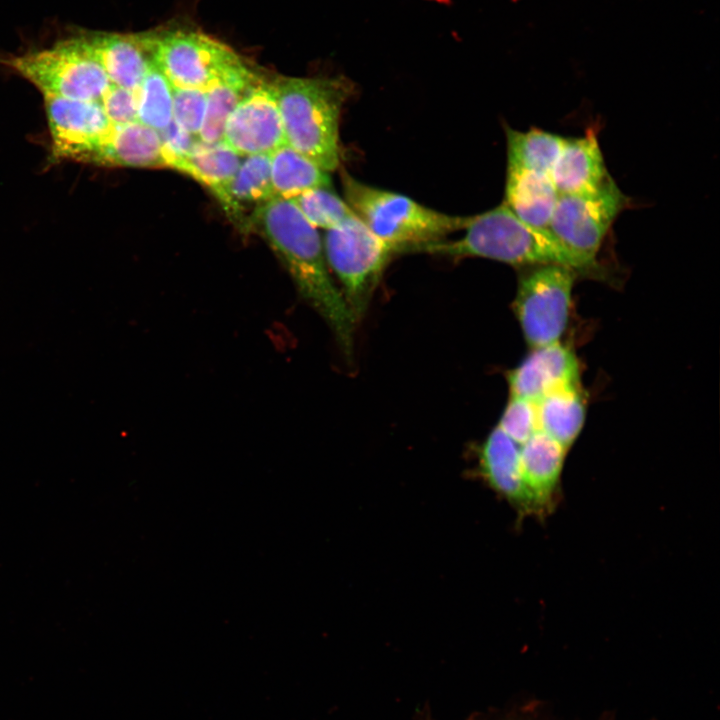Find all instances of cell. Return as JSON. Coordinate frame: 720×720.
I'll return each instance as SVG.
<instances>
[{
	"mask_svg": "<svg viewBox=\"0 0 720 720\" xmlns=\"http://www.w3.org/2000/svg\"><path fill=\"white\" fill-rule=\"evenodd\" d=\"M245 227L270 244L287 267L301 296L323 317L349 353L356 320L328 272L317 228L291 200L278 197L255 207Z\"/></svg>",
	"mask_w": 720,
	"mask_h": 720,
	"instance_id": "obj_1",
	"label": "cell"
},
{
	"mask_svg": "<svg viewBox=\"0 0 720 720\" xmlns=\"http://www.w3.org/2000/svg\"><path fill=\"white\" fill-rule=\"evenodd\" d=\"M464 230V236L458 240L429 242L412 252L454 258L481 257L525 268L559 264L578 274H595L566 249L550 230L525 224L504 202L491 210L473 215Z\"/></svg>",
	"mask_w": 720,
	"mask_h": 720,
	"instance_id": "obj_2",
	"label": "cell"
},
{
	"mask_svg": "<svg viewBox=\"0 0 720 720\" xmlns=\"http://www.w3.org/2000/svg\"><path fill=\"white\" fill-rule=\"evenodd\" d=\"M286 144L324 170L338 168L339 119L354 90L345 76L271 80Z\"/></svg>",
	"mask_w": 720,
	"mask_h": 720,
	"instance_id": "obj_3",
	"label": "cell"
},
{
	"mask_svg": "<svg viewBox=\"0 0 720 720\" xmlns=\"http://www.w3.org/2000/svg\"><path fill=\"white\" fill-rule=\"evenodd\" d=\"M341 180L354 214L397 254L462 230L472 218L436 211L408 196L367 185L345 171Z\"/></svg>",
	"mask_w": 720,
	"mask_h": 720,
	"instance_id": "obj_4",
	"label": "cell"
},
{
	"mask_svg": "<svg viewBox=\"0 0 720 720\" xmlns=\"http://www.w3.org/2000/svg\"><path fill=\"white\" fill-rule=\"evenodd\" d=\"M2 63L31 82L43 97L100 101L112 84L80 36L48 49L8 56Z\"/></svg>",
	"mask_w": 720,
	"mask_h": 720,
	"instance_id": "obj_5",
	"label": "cell"
},
{
	"mask_svg": "<svg viewBox=\"0 0 720 720\" xmlns=\"http://www.w3.org/2000/svg\"><path fill=\"white\" fill-rule=\"evenodd\" d=\"M323 247L327 264L342 285V295L355 320L359 319L385 267L397 253L355 214L326 230Z\"/></svg>",
	"mask_w": 720,
	"mask_h": 720,
	"instance_id": "obj_6",
	"label": "cell"
},
{
	"mask_svg": "<svg viewBox=\"0 0 720 720\" xmlns=\"http://www.w3.org/2000/svg\"><path fill=\"white\" fill-rule=\"evenodd\" d=\"M139 36L151 60L173 87L206 90L243 63L230 47L201 32L170 30Z\"/></svg>",
	"mask_w": 720,
	"mask_h": 720,
	"instance_id": "obj_7",
	"label": "cell"
},
{
	"mask_svg": "<svg viewBox=\"0 0 720 720\" xmlns=\"http://www.w3.org/2000/svg\"><path fill=\"white\" fill-rule=\"evenodd\" d=\"M631 204L610 177L597 190L559 195L549 224L554 237L595 274L597 255L617 216Z\"/></svg>",
	"mask_w": 720,
	"mask_h": 720,
	"instance_id": "obj_8",
	"label": "cell"
},
{
	"mask_svg": "<svg viewBox=\"0 0 720 720\" xmlns=\"http://www.w3.org/2000/svg\"><path fill=\"white\" fill-rule=\"evenodd\" d=\"M578 273L559 264L528 267L519 279L514 311L532 348L559 342L569 318Z\"/></svg>",
	"mask_w": 720,
	"mask_h": 720,
	"instance_id": "obj_9",
	"label": "cell"
},
{
	"mask_svg": "<svg viewBox=\"0 0 720 720\" xmlns=\"http://www.w3.org/2000/svg\"><path fill=\"white\" fill-rule=\"evenodd\" d=\"M44 103L54 159L91 163L114 127L101 103L53 96Z\"/></svg>",
	"mask_w": 720,
	"mask_h": 720,
	"instance_id": "obj_10",
	"label": "cell"
},
{
	"mask_svg": "<svg viewBox=\"0 0 720 720\" xmlns=\"http://www.w3.org/2000/svg\"><path fill=\"white\" fill-rule=\"evenodd\" d=\"M222 141L241 157L271 154L286 143L271 81L261 78L235 107Z\"/></svg>",
	"mask_w": 720,
	"mask_h": 720,
	"instance_id": "obj_11",
	"label": "cell"
},
{
	"mask_svg": "<svg viewBox=\"0 0 720 720\" xmlns=\"http://www.w3.org/2000/svg\"><path fill=\"white\" fill-rule=\"evenodd\" d=\"M507 380L511 396L536 402L544 395L578 384L579 365L574 352L560 342L533 348Z\"/></svg>",
	"mask_w": 720,
	"mask_h": 720,
	"instance_id": "obj_12",
	"label": "cell"
},
{
	"mask_svg": "<svg viewBox=\"0 0 720 720\" xmlns=\"http://www.w3.org/2000/svg\"><path fill=\"white\" fill-rule=\"evenodd\" d=\"M478 472L489 488L514 508L520 519L536 517L522 477L520 446L498 426L479 447Z\"/></svg>",
	"mask_w": 720,
	"mask_h": 720,
	"instance_id": "obj_13",
	"label": "cell"
},
{
	"mask_svg": "<svg viewBox=\"0 0 720 720\" xmlns=\"http://www.w3.org/2000/svg\"><path fill=\"white\" fill-rule=\"evenodd\" d=\"M567 451L540 430L520 446L522 477L539 520L550 515L559 503Z\"/></svg>",
	"mask_w": 720,
	"mask_h": 720,
	"instance_id": "obj_14",
	"label": "cell"
},
{
	"mask_svg": "<svg viewBox=\"0 0 720 720\" xmlns=\"http://www.w3.org/2000/svg\"><path fill=\"white\" fill-rule=\"evenodd\" d=\"M597 131V126H591L583 136L564 139L550 174L559 195L595 191L611 177L604 163Z\"/></svg>",
	"mask_w": 720,
	"mask_h": 720,
	"instance_id": "obj_15",
	"label": "cell"
},
{
	"mask_svg": "<svg viewBox=\"0 0 720 720\" xmlns=\"http://www.w3.org/2000/svg\"><path fill=\"white\" fill-rule=\"evenodd\" d=\"M79 36L112 84L132 91L138 89L151 62L139 34L104 32Z\"/></svg>",
	"mask_w": 720,
	"mask_h": 720,
	"instance_id": "obj_16",
	"label": "cell"
},
{
	"mask_svg": "<svg viewBox=\"0 0 720 720\" xmlns=\"http://www.w3.org/2000/svg\"><path fill=\"white\" fill-rule=\"evenodd\" d=\"M91 163L107 167H167L159 132L138 120L114 124Z\"/></svg>",
	"mask_w": 720,
	"mask_h": 720,
	"instance_id": "obj_17",
	"label": "cell"
},
{
	"mask_svg": "<svg viewBox=\"0 0 720 720\" xmlns=\"http://www.w3.org/2000/svg\"><path fill=\"white\" fill-rule=\"evenodd\" d=\"M558 196L549 175L507 167L504 203L525 224L549 230Z\"/></svg>",
	"mask_w": 720,
	"mask_h": 720,
	"instance_id": "obj_18",
	"label": "cell"
},
{
	"mask_svg": "<svg viewBox=\"0 0 720 720\" xmlns=\"http://www.w3.org/2000/svg\"><path fill=\"white\" fill-rule=\"evenodd\" d=\"M260 79L243 62L210 85L205 90L206 114L198 138L204 142L221 141L228 117Z\"/></svg>",
	"mask_w": 720,
	"mask_h": 720,
	"instance_id": "obj_19",
	"label": "cell"
},
{
	"mask_svg": "<svg viewBox=\"0 0 720 720\" xmlns=\"http://www.w3.org/2000/svg\"><path fill=\"white\" fill-rule=\"evenodd\" d=\"M538 430L567 450L580 434L586 415L578 384L556 389L536 401Z\"/></svg>",
	"mask_w": 720,
	"mask_h": 720,
	"instance_id": "obj_20",
	"label": "cell"
},
{
	"mask_svg": "<svg viewBox=\"0 0 720 720\" xmlns=\"http://www.w3.org/2000/svg\"><path fill=\"white\" fill-rule=\"evenodd\" d=\"M241 161L242 157L224 141L204 142L198 138L177 171L205 185L221 203Z\"/></svg>",
	"mask_w": 720,
	"mask_h": 720,
	"instance_id": "obj_21",
	"label": "cell"
},
{
	"mask_svg": "<svg viewBox=\"0 0 720 720\" xmlns=\"http://www.w3.org/2000/svg\"><path fill=\"white\" fill-rule=\"evenodd\" d=\"M271 181L275 197L292 199L315 188H331L329 172L288 144L270 154Z\"/></svg>",
	"mask_w": 720,
	"mask_h": 720,
	"instance_id": "obj_22",
	"label": "cell"
},
{
	"mask_svg": "<svg viewBox=\"0 0 720 720\" xmlns=\"http://www.w3.org/2000/svg\"><path fill=\"white\" fill-rule=\"evenodd\" d=\"M274 197L270 154H257L241 161L221 204L228 215L239 219L245 207L255 208Z\"/></svg>",
	"mask_w": 720,
	"mask_h": 720,
	"instance_id": "obj_23",
	"label": "cell"
},
{
	"mask_svg": "<svg viewBox=\"0 0 720 720\" xmlns=\"http://www.w3.org/2000/svg\"><path fill=\"white\" fill-rule=\"evenodd\" d=\"M505 131L507 167L550 176L565 138L539 128L523 132L506 127Z\"/></svg>",
	"mask_w": 720,
	"mask_h": 720,
	"instance_id": "obj_24",
	"label": "cell"
},
{
	"mask_svg": "<svg viewBox=\"0 0 720 720\" xmlns=\"http://www.w3.org/2000/svg\"><path fill=\"white\" fill-rule=\"evenodd\" d=\"M135 92L139 122L160 131L173 121V86L152 60Z\"/></svg>",
	"mask_w": 720,
	"mask_h": 720,
	"instance_id": "obj_25",
	"label": "cell"
},
{
	"mask_svg": "<svg viewBox=\"0 0 720 720\" xmlns=\"http://www.w3.org/2000/svg\"><path fill=\"white\" fill-rule=\"evenodd\" d=\"M315 228L332 229L354 214L332 188H315L289 199Z\"/></svg>",
	"mask_w": 720,
	"mask_h": 720,
	"instance_id": "obj_26",
	"label": "cell"
},
{
	"mask_svg": "<svg viewBox=\"0 0 720 720\" xmlns=\"http://www.w3.org/2000/svg\"><path fill=\"white\" fill-rule=\"evenodd\" d=\"M498 427L521 446L538 430L536 402L511 396Z\"/></svg>",
	"mask_w": 720,
	"mask_h": 720,
	"instance_id": "obj_27",
	"label": "cell"
},
{
	"mask_svg": "<svg viewBox=\"0 0 720 720\" xmlns=\"http://www.w3.org/2000/svg\"><path fill=\"white\" fill-rule=\"evenodd\" d=\"M206 91L173 87L172 120L183 130L198 137L206 114Z\"/></svg>",
	"mask_w": 720,
	"mask_h": 720,
	"instance_id": "obj_28",
	"label": "cell"
},
{
	"mask_svg": "<svg viewBox=\"0 0 720 720\" xmlns=\"http://www.w3.org/2000/svg\"><path fill=\"white\" fill-rule=\"evenodd\" d=\"M99 102L109 120L115 125L137 120L135 91L111 84Z\"/></svg>",
	"mask_w": 720,
	"mask_h": 720,
	"instance_id": "obj_29",
	"label": "cell"
},
{
	"mask_svg": "<svg viewBox=\"0 0 720 720\" xmlns=\"http://www.w3.org/2000/svg\"><path fill=\"white\" fill-rule=\"evenodd\" d=\"M162 140L167 167L177 170L181 161L188 155L198 137L183 130L173 121L158 131Z\"/></svg>",
	"mask_w": 720,
	"mask_h": 720,
	"instance_id": "obj_30",
	"label": "cell"
},
{
	"mask_svg": "<svg viewBox=\"0 0 720 720\" xmlns=\"http://www.w3.org/2000/svg\"><path fill=\"white\" fill-rule=\"evenodd\" d=\"M438 1H442V0H438Z\"/></svg>",
	"mask_w": 720,
	"mask_h": 720,
	"instance_id": "obj_31",
	"label": "cell"
}]
</instances>
